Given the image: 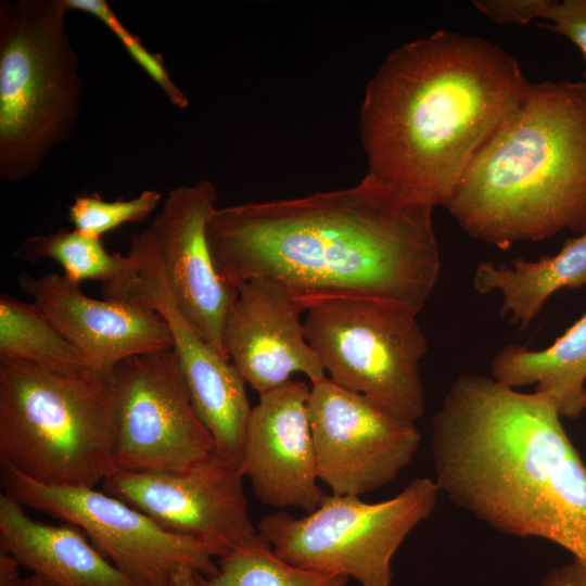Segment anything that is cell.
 I'll return each mask as SVG.
<instances>
[{
    "mask_svg": "<svg viewBox=\"0 0 586 586\" xmlns=\"http://www.w3.org/2000/svg\"><path fill=\"white\" fill-rule=\"evenodd\" d=\"M308 417L318 477L334 495L359 497L387 485L421 443L416 423L328 378L310 384Z\"/></svg>",
    "mask_w": 586,
    "mask_h": 586,
    "instance_id": "cell-11",
    "label": "cell"
},
{
    "mask_svg": "<svg viewBox=\"0 0 586 586\" xmlns=\"http://www.w3.org/2000/svg\"><path fill=\"white\" fill-rule=\"evenodd\" d=\"M0 548L54 586H140L111 563L78 526L35 521L4 493L0 495Z\"/></svg>",
    "mask_w": 586,
    "mask_h": 586,
    "instance_id": "cell-17",
    "label": "cell"
},
{
    "mask_svg": "<svg viewBox=\"0 0 586 586\" xmlns=\"http://www.w3.org/2000/svg\"><path fill=\"white\" fill-rule=\"evenodd\" d=\"M540 586H586V566L575 559L550 569Z\"/></svg>",
    "mask_w": 586,
    "mask_h": 586,
    "instance_id": "cell-27",
    "label": "cell"
},
{
    "mask_svg": "<svg viewBox=\"0 0 586 586\" xmlns=\"http://www.w3.org/2000/svg\"><path fill=\"white\" fill-rule=\"evenodd\" d=\"M195 573L183 570L174 577V586H199L195 581Z\"/></svg>",
    "mask_w": 586,
    "mask_h": 586,
    "instance_id": "cell-29",
    "label": "cell"
},
{
    "mask_svg": "<svg viewBox=\"0 0 586 586\" xmlns=\"http://www.w3.org/2000/svg\"><path fill=\"white\" fill-rule=\"evenodd\" d=\"M23 586H54V585L39 575L30 574L29 576L24 578Z\"/></svg>",
    "mask_w": 586,
    "mask_h": 586,
    "instance_id": "cell-30",
    "label": "cell"
},
{
    "mask_svg": "<svg viewBox=\"0 0 586 586\" xmlns=\"http://www.w3.org/2000/svg\"><path fill=\"white\" fill-rule=\"evenodd\" d=\"M310 385L290 380L259 395L246 426L240 468L264 505L315 511L326 494L318 484L308 417Z\"/></svg>",
    "mask_w": 586,
    "mask_h": 586,
    "instance_id": "cell-15",
    "label": "cell"
},
{
    "mask_svg": "<svg viewBox=\"0 0 586 586\" xmlns=\"http://www.w3.org/2000/svg\"><path fill=\"white\" fill-rule=\"evenodd\" d=\"M111 375L0 359V462L50 486L94 488L115 469Z\"/></svg>",
    "mask_w": 586,
    "mask_h": 586,
    "instance_id": "cell-5",
    "label": "cell"
},
{
    "mask_svg": "<svg viewBox=\"0 0 586 586\" xmlns=\"http://www.w3.org/2000/svg\"><path fill=\"white\" fill-rule=\"evenodd\" d=\"M583 407H584V410H586V388H585V394L583 398Z\"/></svg>",
    "mask_w": 586,
    "mask_h": 586,
    "instance_id": "cell-31",
    "label": "cell"
},
{
    "mask_svg": "<svg viewBox=\"0 0 586 586\" xmlns=\"http://www.w3.org/2000/svg\"><path fill=\"white\" fill-rule=\"evenodd\" d=\"M444 207L507 250L586 231V80L530 82L474 153Z\"/></svg>",
    "mask_w": 586,
    "mask_h": 586,
    "instance_id": "cell-4",
    "label": "cell"
},
{
    "mask_svg": "<svg viewBox=\"0 0 586 586\" xmlns=\"http://www.w3.org/2000/svg\"><path fill=\"white\" fill-rule=\"evenodd\" d=\"M431 443L434 481L456 506L586 566V466L548 395L461 374L433 417Z\"/></svg>",
    "mask_w": 586,
    "mask_h": 586,
    "instance_id": "cell-2",
    "label": "cell"
},
{
    "mask_svg": "<svg viewBox=\"0 0 586 586\" xmlns=\"http://www.w3.org/2000/svg\"><path fill=\"white\" fill-rule=\"evenodd\" d=\"M218 192L209 180L171 189L150 227L171 294L186 319L229 358L224 329L238 290L219 276L207 241Z\"/></svg>",
    "mask_w": 586,
    "mask_h": 586,
    "instance_id": "cell-13",
    "label": "cell"
},
{
    "mask_svg": "<svg viewBox=\"0 0 586 586\" xmlns=\"http://www.w3.org/2000/svg\"><path fill=\"white\" fill-rule=\"evenodd\" d=\"M491 370L494 379L510 387L535 385V392L553 400L561 417H579L586 388V315L544 349L502 347Z\"/></svg>",
    "mask_w": 586,
    "mask_h": 586,
    "instance_id": "cell-19",
    "label": "cell"
},
{
    "mask_svg": "<svg viewBox=\"0 0 586 586\" xmlns=\"http://www.w3.org/2000/svg\"><path fill=\"white\" fill-rule=\"evenodd\" d=\"M0 359L63 372L92 369L34 303L7 294L0 296Z\"/></svg>",
    "mask_w": 586,
    "mask_h": 586,
    "instance_id": "cell-21",
    "label": "cell"
},
{
    "mask_svg": "<svg viewBox=\"0 0 586 586\" xmlns=\"http://www.w3.org/2000/svg\"><path fill=\"white\" fill-rule=\"evenodd\" d=\"M161 200L162 194L152 189L136 198L116 201H105L97 193L81 194L68 207V219L74 229L101 239L104 233L125 224L144 220L157 208Z\"/></svg>",
    "mask_w": 586,
    "mask_h": 586,
    "instance_id": "cell-23",
    "label": "cell"
},
{
    "mask_svg": "<svg viewBox=\"0 0 586 586\" xmlns=\"http://www.w3.org/2000/svg\"><path fill=\"white\" fill-rule=\"evenodd\" d=\"M306 339L335 384L416 423L425 413L420 362L428 352L418 313L399 303L334 297L306 308Z\"/></svg>",
    "mask_w": 586,
    "mask_h": 586,
    "instance_id": "cell-7",
    "label": "cell"
},
{
    "mask_svg": "<svg viewBox=\"0 0 586 586\" xmlns=\"http://www.w3.org/2000/svg\"><path fill=\"white\" fill-rule=\"evenodd\" d=\"M542 24L544 28L568 38L579 50L586 65V0H550ZM586 80V68L583 74Z\"/></svg>",
    "mask_w": 586,
    "mask_h": 586,
    "instance_id": "cell-25",
    "label": "cell"
},
{
    "mask_svg": "<svg viewBox=\"0 0 586 586\" xmlns=\"http://www.w3.org/2000/svg\"><path fill=\"white\" fill-rule=\"evenodd\" d=\"M472 284L480 294H500L501 317L524 329L552 294L586 285V231L565 241L552 256L518 258L509 265L483 262L474 270Z\"/></svg>",
    "mask_w": 586,
    "mask_h": 586,
    "instance_id": "cell-18",
    "label": "cell"
},
{
    "mask_svg": "<svg viewBox=\"0 0 586 586\" xmlns=\"http://www.w3.org/2000/svg\"><path fill=\"white\" fill-rule=\"evenodd\" d=\"M4 494L23 507L82 530L93 546L140 586H174L188 570L217 572L214 553L202 543L165 531L143 512L104 492L41 484L1 466Z\"/></svg>",
    "mask_w": 586,
    "mask_h": 586,
    "instance_id": "cell-9",
    "label": "cell"
},
{
    "mask_svg": "<svg viewBox=\"0 0 586 586\" xmlns=\"http://www.w3.org/2000/svg\"><path fill=\"white\" fill-rule=\"evenodd\" d=\"M111 381L115 469L180 473L216 449L192 406L173 347L123 360Z\"/></svg>",
    "mask_w": 586,
    "mask_h": 586,
    "instance_id": "cell-10",
    "label": "cell"
},
{
    "mask_svg": "<svg viewBox=\"0 0 586 586\" xmlns=\"http://www.w3.org/2000/svg\"><path fill=\"white\" fill-rule=\"evenodd\" d=\"M17 283L99 372L111 375L127 358L173 346L167 323L137 291L128 297L98 300L60 272H21Z\"/></svg>",
    "mask_w": 586,
    "mask_h": 586,
    "instance_id": "cell-14",
    "label": "cell"
},
{
    "mask_svg": "<svg viewBox=\"0 0 586 586\" xmlns=\"http://www.w3.org/2000/svg\"><path fill=\"white\" fill-rule=\"evenodd\" d=\"M243 477L240 463L216 448L184 472L114 469L101 486L165 531L195 539L221 558L257 535Z\"/></svg>",
    "mask_w": 586,
    "mask_h": 586,
    "instance_id": "cell-12",
    "label": "cell"
},
{
    "mask_svg": "<svg viewBox=\"0 0 586 586\" xmlns=\"http://www.w3.org/2000/svg\"><path fill=\"white\" fill-rule=\"evenodd\" d=\"M528 85L519 62L482 37L437 30L395 48L360 107L366 175L407 200L444 206Z\"/></svg>",
    "mask_w": 586,
    "mask_h": 586,
    "instance_id": "cell-3",
    "label": "cell"
},
{
    "mask_svg": "<svg viewBox=\"0 0 586 586\" xmlns=\"http://www.w3.org/2000/svg\"><path fill=\"white\" fill-rule=\"evenodd\" d=\"M433 208L366 175L344 189L217 207L206 233L219 276L234 289L269 278L305 310L367 297L419 314L441 269Z\"/></svg>",
    "mask_w": 586,
    "mask_h": 586,
    "instance_id": "cell-1",
    "label": "cell"
},
{
    "mask_svg": "<svg viewBox=\"0 0 586 586\" xmlns=\"http://www.w3.org/2000/svg\"><path fill=\"white\" fill-rule=\"evenodd\" d=\"M440 492L434 480L416 477L379 502L326 495L305 517L285 511L263 517L257 533L290 564L353 577L361 586H391L394 555L432 514Z\"/></svg>",
    "mask_w": 586,
    "mask_h": 586,
    "instance_id": "cell-8",
    "label": "cell"
},
{
    "mask_svg": "<svg viewBox=\"0 0 586 586\" xmlns=\"http://www.w3.org/2000/svg\"><path fill=\"white\" fill-rule=\"evenodd\" d=\"M13 257L28 263L54 260L62 267V273L74 282L101 281L106 298L128 297L137 291L136 257L131 253H109L101 239L76 229L29 237L18 245Z\"/></svg>",
    "mask_w": 586,
    "mask_h": 586,
    "instance_id": "cell-20",
    "label": "cell"
},
{
    "mask_svg": "<svg viewBox=\"0 0 586 586\" xmlns=\"http://www.w3.org/2000/svg\"><path fill=\"white\" fill-rule=\"evenodd\" d=\"M64 1L68 11L77 10L88 13L104 24L120 41L129 56L163 90L170 103L178 109L188 107V97L170 78L162 58L151 53L140 39L123 25L105 0Z\"/></svg>",
    "mask_w": 586,
    "mask_h": 586,
    "instance_id": "cell-24",
    "label": "cell"
},
{
    "mask_svg": "<svg viewBox=\"0 0 586 586\" xmlns=\"http://www.w3.org/2000/svg\"><path fill=\"white\" fill-rule=\"evenodd\" d=\"M20 566L21 563L13 555L0 548V586H23Z\"/></svg>",
    "mask_w": 586,
    "mask_h": 586,
    "instance_id": "cell-28",
    "label": "cell"
},
{
    "mask_svg": "<svg viewBox=\"0 0 586 586\" xmlns=\"http://www.w3.org/2000/svg\"><path fill=\"white\" fill-rule=\"evenodd\" d=\"M64 0L0 4V177H33L76 126L84 86Z\"/></svg>",
    "mask_w": 586,
    "mask_h": 586,
    "instance_id": "cell-6",
    "label": "cell"
},
{
    "mask_svg": "<svg viewBox=\"0 0 586 586\" xmlns=\"http://www.w3.org/2000/svg\"><path fill=\"white\" fill-rule=\"evenodd\" d=\"M224 329L230 361L258 395L305 374L310 384L326 379L309 345L301 314L304 306L280 282L251 279L238 289Z\"/></svg>",
    "mask_w": 586,
    "mask_h": 586,
    "instance_id": "cell-16",
    "label": "cell"
},
{
    "mask_svg": "<svg viewBox=\"0 0 586 586\" xmlns=\"http://www.w3.org/2000/svg\"><path fill=\"white\" fill-rule=\"evenodd\" d=\"M472 3L493 23L526 25L543 18L550 0H474Z\"/></svg>",
    "mask_w": 586,
    "mask_h": 586,
    "instance_id": "cell-26",
    "label": "cell"
},
{
    "mask_svg": "<svg viewBox=\"0 0 586 586\" xmlns=\"http://www.w3.org/2000/svg\"><path fill=\"white\" fill-rule=\"evenodd\" d=\"M194 576L199 586H345L349 579L288 563L258 533L219 558L214 575Z\"/></svg>",
    "mask_w": 586,
    "mask_h": 586,
    "instance_id": "cell-22",
    "label": "cell"
}]
</instances>
